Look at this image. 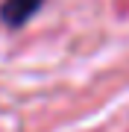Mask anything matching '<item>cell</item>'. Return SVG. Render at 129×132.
<instances>
[{
  "label": "cell",
  "mask_w": 129,
  "mask_h": 132,
  "mask_svg": "<svg viewBox=\"0 0 129 132\" xmlns=\"http://www.w3.org/2000/svg\"><path fill=\"white\" fill-rule=\"evenodd\" d=\"M44 0H3V9H0V18L9 27H24L35 12L41 9Z\"/></svg>",
  "instance_id": "obj_1"
}]
</instances>
